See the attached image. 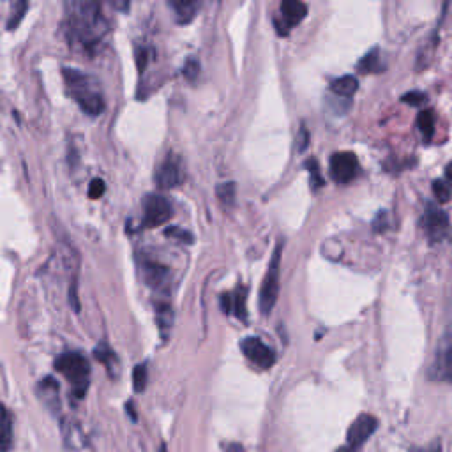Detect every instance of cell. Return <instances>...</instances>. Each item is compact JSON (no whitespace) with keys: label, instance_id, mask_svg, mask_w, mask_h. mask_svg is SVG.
Wrapping results in <instances>:
<instances>
[{"label":"cell","instance_id":"obj_27","mask_svg":"<svg viewBox=\"0 0 452 452\" xmlns=\"http://www.w3.org/2000/svg\"><path fill=\"white\" fill-rule=\"evenodd\" d=\"M306 168L311 175V188L313 189L323 188V177H322V173H320L318 163H316L315 159H307Z\"/></svg>","mask_w":452,"mask_h":452},{"label":"cell","instance_id":"obj_17","mask_svg":"<svg viewBox=\"0 0 452 452\" xmlns=\"http://www.w3.org/2000/svg\"><path fill=\"white\" fill-rule=\"evenodd\" d=\"M386 69V64L380 57V50L378 48H371L366 55L362 57L357 64V71L362 75H371V73H381Z\"/></svg>","mask_w":452,"mask_h":452},{"label":"cell","instance_id":"obj_34","mask_svg":"<svg viewBox=\"0 0 452 452\" xmlns=\"http://www.w3.org/2000/svg\"><path fill=\"white\" fill-rule=\"evenodd\" d=\"M307 140H309V133H307L306 127L302 126V129H300V133H299V150L300 152H304V150L307 149Z\"/></svg>","mask_w":452,"mask_h":452},{"label":"cell","instance_id":"obj_12","mask_svg":"<svg viewBox=\"0 0 452 452\" xmlns=\"http://www.w3.org/2000/svg\"><path fill=\"white\" fill-rule=\"evenodd\" d=\"M378 421L373 415H359L354 422H352L350 429L346 433V442L350 449H359L368 442V438L377 431Z\"/></svg>","mask_w":452,"mask_h":452},{"label":"cell","instance_id":"obj_15","mask_svg":"<svg viewBox=\"0 0 452 452\" xmlns=\"http://www.w3.org/2000/svg\"><path fill=\"white\" fill-rule=\"evenodd\" d=\"M175 20L181 25H188L195 20L198 12V0H170Z\"/></svg>","mask_w":452,"mask_h":452},{"label":"cell","instance_id":"obj_31","mask_svg":"<svg viewBox=\"0 0 452 452\" xmlns=\"http://www.w3.org/2000/svg\"><path fill=\"white\" fill-rule=\"evenodd\" d=\"M105 191H107V186H105V182H102L101 179H94V181L91 182V186H89V197H91L92 200L101 198L102 195H105Z\"/></svg>","mask_w":452,"mask_h":452},{"label":"cell","instance_id":"obj_11","mask_svg":"<svg viewBox=\"0 0 452 452\" xmlns=\"http://www.w3.org/2000/svg\"><path fill=\"white\" fill-rule=\"evenodd\" d=\"M140 272L143 275V281L154 291H166L170 284V271L163 264L156 260L143 258L140 264Z\"/></svg>","mask_w":452,"mask_h":452},{"label":"cell","instance_id":"obj_18","mask_svg":"<svg viewBox=\"0 0 452 452\" xmlns=\"http://www.w3.org/2000/svg\"><path fill=\"white\" fill-rule=\"evenodd\" d=\"M357 89H359V82L357 78L352 75L336 78L334 82L330 83V92H332L334 96H339V98H345V99H350L352 96L357 92Z\"/></svg>","mask_w":452,"mask_h":452},{"label":"cell","instance_id":"obj_7","mask_svg":"<svg viewBox=\"0 0 452 452\" xmlns=\"http://www.w3.org/2000/svg\"><path fill=\"white\" fill-rule=\"evenodd\" d=\"M172 217V204L163 195L152 193L143 201V224L154 228L161 226Z\"/></svg>","mask_w":452,"mask_h":452},{"label":"cell","instance_id":"obj_23","mask_svg":"<svg viewBox=\"0 0 452 452\" xmlns=\"http://www.w3.org/2000/svg\"><path fill=\"white\" fill-rule=\"evenodd\" d=\"M156 316H158V323L159 329L166 330L172 327L173 322V313H172V306L166 302H159L156 304Z\"/></svg>","mask_w":452,"mask_h":452},{"label":"cell","instance_id":"obj_2","mask_svg":"<svg viewBox=\"0 0 452 452\" xmlns=\"http://www.w3.org/2000/svg\"><path fill=\"white\" fill-rule=\"evenodd\" d=\"M62 76L67 92L83 114L89 117H99L105 111L107 101H105L101 83L94 76L73 69V67H64Z\"/></svg>","mask_w":452,"mask_h":452},{"label":"cell","instance_id":"obj_36","mask_svg":"<svg viewBox=\"0 0 452 452\" xmlns=\"http://www.w3.org/2000/svg\"><path fill=\"white\" fill-rule=\"evenodd\" d=\"M114 6L118 9V11H129V6H131V0H114Z\"/></svg>","mask_w":452,"mask_h":452},{"label":"cell","instance_id":"obj_25","mask_svg":"<svg viewBox=\"0 0 452 452\" xmlns=\"http://www.w3.org/2000/svg\"><path fill=\"white\" fill-rule=\"evenodd\" d=\"M147 380H149V370L147 364H138L133 371V386L136 392H143L147 387Z\"/></svg>","mask_w":452,"mask_h":452},{"label":"cell","instance_id":"obj_4","mask_svg":"<svg viewBox=\"0 0 452 452\" xmlns=\"http://www.w3.org/2000/svg\"><path fill=\"white\" fill-rule=\"evenodd\" d=\"M281 255H283V242L275 246L272 253L269 271L265 274V280L260 288V311L264 315H271L272 307L278 302L280 295V274H281Z\"/></svg>","mask_w":452,"mask_h":452},{"label":"cell","instance_id":"obj_3","mask_svg":"<svg viewBox=\"0 0 452 452\" xmlns=\"http://www.w3.org/2000/svg\"><path fill=\"white\" fill-rule=\"evenodd\" d=\"M55 370L62 374L71 387L75 399H83L91 381V364L82 352H67L55 362Z\"/></svg>","mask_w":452,"mask_h":452},{"label":"cell","instance_id":"obj_13","mask_svg":"<svg viewBox=\"0 0 452 452\" xmlns=\"http://www.w3.org/2000/svg\"><path fill=\"white\" fill-rule=\"evenodd\" d=\"M182 181H184V170H182L181 159L168 156L156 172V184L161 189H173L181 186Z\"/></svg>","mask_w":452,"mask_h":452},{"label":"cell","instance_id":"obj_30","mask_svg":"<svg viewBox=\"0 0 452 452\" xmlns=\"http://www.w3.org/2000/svg\"><path fill=\"white\" fill-rule=\"evenodd\" d=\"M426 94L424 92H419V91H412V92H406L405 96L401 98L403 102H406V105H410V107H421V105H424L426 102Z\"/></svg>","mask_w":452,"mask_h":452},{"label":"cell","instance_id":"obj_33","mask_svg":"<svg viewBox=\"0 0 452 452\" xmlns=\"http://www.w3.org/2000/svg\"><path fill=\"white\" fill-rule=\"evenodd\" d=\"M96 357L108 368L111 366V361H115V354L110 348H107V346H98V348H96Z\"/></svg>","mask_w":452,"mask_h":452},{"label":"cell","instance_id":"obj_24","mask_svg":"<svg viewBox=\"0 0 452 452\" xmlns=\"http://www.w3.org/2000/svg\"><path fill=\"white\" fill-rule=\"evenodd\" d=\"M217 198L223 205L232 207L235 204V184L233 182H224V184L217 186Z\"/></svg>","mask_w":452,"mask_h":452},{"label":"cell","instance_id":"obj_28","mask_svg":"<svg viewBox=\"0 0 452 452\" xmlns=\"http://www.w3.org/2000/svg\"><path fill=\"white\" fill-rule=\"evenodd\" d=\"M165 233L170 239H175L179 240V242H186V244H193V235L186 232V230H182L181 226H170V228H166Z\"/></svg>","mask_w":452,"mask_h":452},{"label":"cell","instance_id":"obj_35","mask_svg":"<svg viewBox=\"0 0 452 452\" xmlns=\"http://www.w3.org/2000/svg\"><path fill=\"white\" fill-rule=\"evenodd\" d=\"M221 306H223L224 313H232V297L228 293H224L221 297Z\"/></svg>","mask_w":452,"mask_h":452},{"label":"cell","instance_id":"obj_1","mask_svg":"<svg viewBox=\"0 0 452 452\" xmlns=\"http://www.w3.org/2000/svg\"><path fill=\"white\" fill-rule=\"evenodd\" d=\"M69 43L94 55L107 39L110 25L102 15V0H66Z\"/></svg>","mask_w":452,"mask_h":452},{"label":"cell","instance_id":"obj_6","mask_svg":"<svg viewBox=\"0 0 452 452\" xmlns=\"http://www.w3.org/2000/svg\"><path fill=\"white\" fill-rule=\"evenodd\" d=\"M329 172L332 181L338 184H348L359 175V161L354 152H336L329 161Z\"/></svg>","mask_w":452,"mask_h":452},{"label":"cell","instance_id":"obj_5","mask_svg":"<svg viewBox=\"0 0 452 452\" xmlns=\"http://www.w3.org/2000/svg\"><path fill=\"white\" fill-rule=\"evenodd\" d=\"M422 228H424L426 235L431 242H442V240L447 239L449 232H451L449 216L438 205L428 204L426 205L424 217H422Z\"/></svg>","mask_w":452,"mask_h":452},{"label":"cell","instance_id":"obj_32","mask_svg":"<svg viewBox=\"0 0 452 452\" xmlns=\"http://www.w3.org/2000/svg\"><path fill=\"white\" fill-rule=\"evenodd\" d=\"M387 228H389V214H387V210H380V213H378V216L374 217V221H373V230L374 232L381 233V232H386Z\"/></svg>","mask_w":452,"mask_h":452},{"label":"cell","instance_id":"obj_10","mask_svg":"<svg viewBox=\"0 0 452 452\" xmlns=\"http://www.w3.org/2000/svg\"><path fill=\"white\" fill-rule=\"evenodd\" d=\"M307 15V6L302 0H283L281 4V18L283 20L274 21V27L278 28L281 36H287L288 30L300 24Z\"/></svg>","mask_w":452,"mask_h":452},{"label":"cell","instance_id":"obj_14","mask_svg":"<svg viewBox=\"0 0 452 452\" xmlns=\"http://www.w3.org/2000/svg\"><path fill=\"white\" fill-rule=\"evenodd\" d=\"M37 396L39 401L43 403L44 408L50 410L53 415H57L60 410V397H59V383L51 377L44 378L37 386Z\"/></svg>","mask_w":452,"mask_h":452},{"label":"cell","instance_id":"obj_9","mask_svg":"<svg viewBox=\"0 0 452 452\" xmlns=\"http://www.w3.org/2000/svg\"><path fill=\"white\" fill-rule=\"evenodd\" d=\"M240 350L246 355V359L256 364L262 370H269L275 362V355L271 346L265 345L258 338H244L240 341Z\"/></svg>","mask_w":452,"mask_h":452},{"label":"cell","instance_id":"obj_20","mask_svg":"<svg viewBox=\"0 0 452 452\" xmlns=\"http://www.w3.org/2000/svg\"><path fill=\"white\" fill-rule=\"evenodd\" d=\"M28 2H30V0H16L15 9H12L11 16H9L8 20V30H15V28L21 24V20H24L28 11Z\"/></svg>","mask_w":452,"mask_h":452},{"label":"cell","instance_id":"obj_21","mask_svg":"<svg viewBox=\"0 0 452 452\" xmlns=\"http://www.w3.org/2000/svg\"><path fill=\"white\" fill-rule=\"evenodd\" d=\"M246 295L248 290L244 287H239L232 297V313L239 320H246Z\"/></svg>","mask_w":452,"mask_h":452},{"label":"cell","instance_id":"obj_19","mask_svg":"<svg viewBox=\"0 0 452 452\" xmlns=\"http://www.w3.org/2000/svg\"><path fill=\"white\" fill-rule=\"evenodd\" d=\"M417 126H419L421 133L424 134L426 140H431L433 134H435V111L433 110L421 111L419 117H417Z\"/></svg>","mask_w":452,"mask_h":452},{"label":"cell","instance_id":"obj_8","mask_svg":"<svg viewBox=\"0 0 452 452\" xmlns=\"http://www.w3.org/2000/svg\"><path fill=\"white\" fill-rule=\"evenodd\" d=\"M60 437H62V444L67 451H92L91 438L87 437L85 429L80 426L75 419H62L60 421Z\"/></svg>","mask_w":452,"mask_h":452},{"label":"cell","instance_id":"obj_26","mask_svg":"<svg viewBox=\"0 0 452 452\" xmlns=\"http://www.w3.org/2000/svg\"><path fill=\"white\" fill-rule=\"evenodd\" d=\"M433 193H435V198H437L440 204H445V201L451 200L452 189H451V186H449V181L445 182V181H440V179H438V181L433 182Z\"/></svg>","mask_w":452,"mask_h":452},{"label":"cell","instance_id":"obj_37","mask_svg":"<svg viewBox=\"0 0 452 452\" xmlns=\"http://www.w3.org/2000/svg\"><path fill=\"white\" fill-rule=\"evenodd\" d=\"M445 177H447L449 182H452V163H449L447 168H445Z\"/></svg>","mask_w":452,"mask_h":452},{"label":"cell","instance_id":"obj_29","mask_svg":"<svg viewBox=\"0 0 452 452\" xmlns=\"http://www.w3.org/2000/svg\"><path fill=\"white\" fill-rule=\"evenodd\" d=\"M182 73H184V76L189 80V82H195V80L198 78V75H200V62H198L197 59H188L186 60Z\"/></svg>","mask_w":452,"mask_h":452},{"label":"cell","instance_id":"obj_16","mask_svg":"<svg viewBox=\"0 0 452 452\" xmlns=\"http://www.w3.org/2000/svg\"><path fill=\"white\" fill-rule=\"evenodd\" d=\"M12 447V415L6 405L0 403V452Z\"/></svg>","mask_w":452,"mask_h":452},{"label":"cell","instance_id":"obj_22","mask_svg":"<svg viewBox=\"0 0 452 452\" xmlns=\"http://www.w3.org/2000/svg\"><path fill=\"white\" fill-rule=\"evenodd\" d=\"M437 370L440 378L452 381V345L449 346V348H445V352H442L440 359H438Z\"/></svg>","mask_w":452,"mask_h":452}]
</instances>
